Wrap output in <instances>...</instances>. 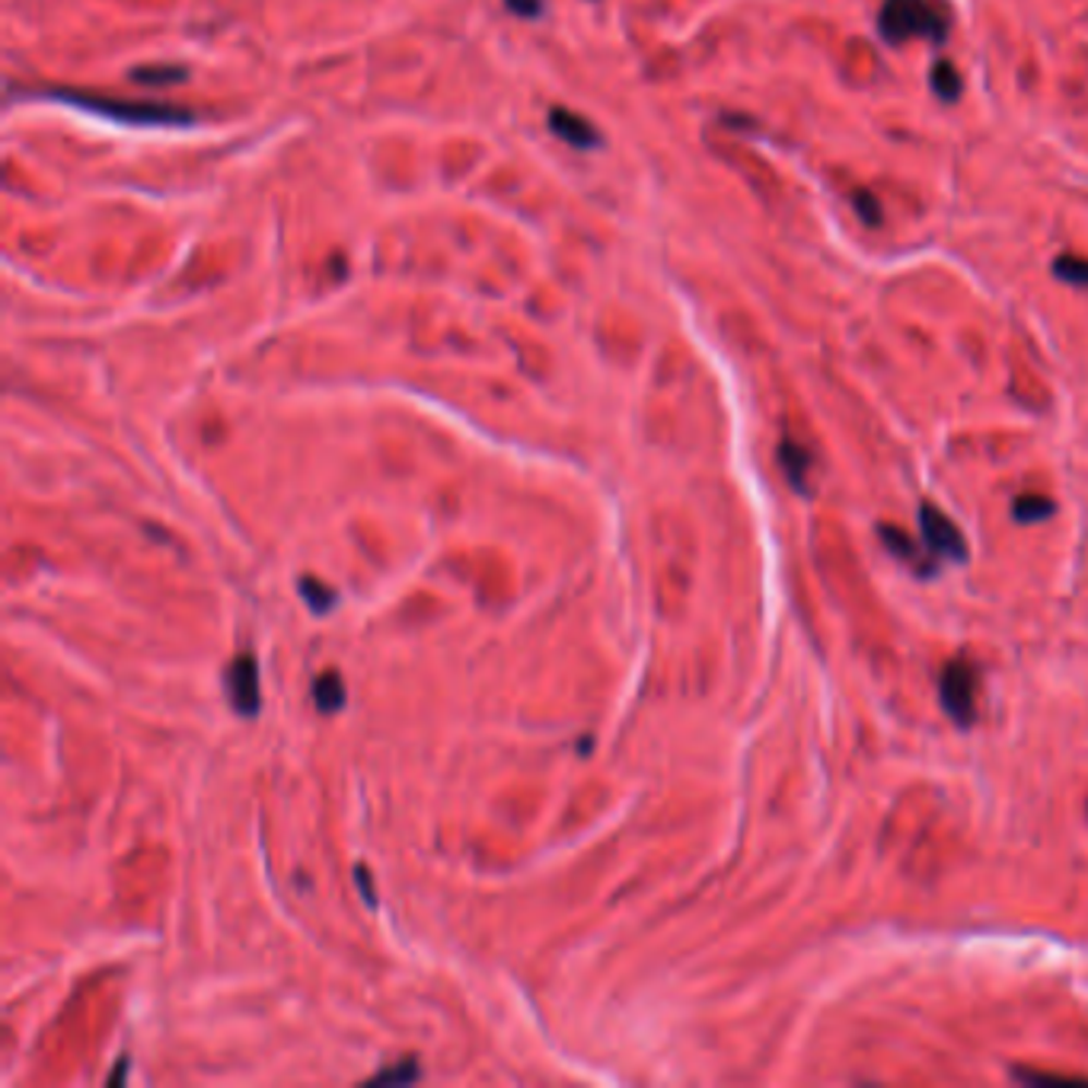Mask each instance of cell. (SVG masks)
<instances>
[{
    "label": "cell",
    "mask_w": 1088,
    "mask_h": 1088,
    "mask_svg": "<svg viewBox=\"0 0 1088 1088\" xmlns=\"http://www.w3.org/2000/svg\"><path fill=\"white\" fill-rule=\"evenodd\" d=\"M952 26V10L945 0H884L878 16L881 36L887 43L932 39L945 43Z\"/></svg>",
    "instance_id": "6da1fadb"
},
{
    "label": "cell",
    "mask_w": 1088,
    "mask_h": 1088,
    "mask_svg": "<svg viewBox=\"0 0 1088 1088\" xmlns=\"http://www.w3.org/2000/svg\"><path fill=\"white\" fill-rule=\"evenodd\" d=\"M51 96L74 109H86V112L106 116L112 122H128V125H192L195 122L186 109L160 106V103H125V99L89 96V93H51Z\"/></svg>",
    "instance_id": "7a4b0ae2"
},
{
    "label": "cell",
    "mask_w": 1088,
    "mask_h": 1088,
    "mask_svg": "<svg viewBox=\"0 0 1088 1088\" xmlns=\"http://www.w3.org/2000/svg\"><path fill=\"white\" fill-rule=\"evenodd\" d=\"M977 680L980 673L970 661H952L948 668L942 670V680H938V696H942V706L945 712L958 721V725H973L977 718Z\"/></svg>",
    "instance_id": "3957f363"
},
{
    "label": "cell",
    "mask_w": 1088,
    "mask_h": 1088,
    "mask_svg": "<svg viewBox=\"0 0 1088 1088\" xmlns=\"http://www.w3.org/2000/svg\"><path fill=\"white\" fill-rule=\"evenodd\" d=\"M920 524L925 546H929L932 555H938V559H952V562H964V559H967V543H964L961 530H958L955 521H952L948 514H942L935 504H922Z\"/></svg>",
    "instance_id": "277c9868"
},
{
    "label": "cell",
    "mask_w": 1088,
    "mask_h": 1088,
    "mask_svg": "<svg viewBox=\"0 0 1088 1088\" xmlns=\"http://www.w3.org/2000/svg\"><path fill=\"white\" fill-rule=\"evenodd\" d=\"M227 693H230L237 712H243V715L259 712V683H255L252 658H237L234 668L227 670Z\"/></svg>",
    "instance_id": "5b68a950"
},
{
    "label": "cell",
    "mask_w": 1088,
    "mask_h": 1088,
    "mask_svg": "<svg viewBox=\"0 0 1088 1088\" xmlns=\"http://www.w3.org/2000/svg\"><path fill=\"white\" fill-rule=\"evenodd\" d=\"M549 125H552V131H555L562 141H569L572 147H594V144H597V131H594V125H590L587 119H582V116L569 112V109H552Z\"/></svg>",
    "instance_id": "8992f818"
},
{
    "label": "cell",
    "mask_w": 1088,
    "mask_h": 1088,
    "mask_svg": "<svg viewBox=\"0 0 1088 1088\" xmlns=\"http://www.w3.org/2000/svg\"><path fill=\"white\" fill-rule=\"evenodd\" d=\"M779 461L782 469L789 476V482L796 486L798 492H808V479H811V454L804 447H798L796 441H782L779 447Z\"/></svg>",
    "instance_id": "52a82bcc"
},
{
    "label": "cell",
    "mask_w": 1088,
    "mask_h": 1088,
    "mask_svg": "<svg viewBox=\"0 0 1088 1088\" xmlns=\"http://www.w3.org/2000/svg\"><path fill=\"white\" fill-rule=\"evenodd\" d=\"M313 696H316V706L323 712H335L342 703H345V686H342V680H338V673H323L320 680H316V690H313Z\"/></svg>",
    "instance_id": "ba28073f"
},
{
    "label": "cell",
    "mask_w": 1088,
    "mask_h": 1088,
    "mask_svg": "<svg viewBox=\"0 0 1088 1088\" xmlns=\"http://www.w3.org/2000/svg\"><path fill=\"white\" fill-rule=\"evenodd\" d=\"M881 540H884V546L897 555V559H904V562H910V565H917L922 572V565L917 562L920 559V552H917V546H913V540L907 537V534H900L897 527H881Z\"/></svg>",
    "instance_id": "9c48e42d"
},
{
    "label": "cell",
    "mask_w": 1088,
    "mask_h": 1088,
    "mask_svg": "<svg viewBox=\"0 0 1088 1088\" xmlns=\"http://www.w3.org/2000/svg\"><path fill=\"white\" fill-rule=\"evenodd\" d=\"M932 89L942 96V99H958V93H961V77H958V71L948 64V61H938L935 68H932Z\"/></svg>",
    "instance_id": "30bf717a"
},
{
    "label": "cell",
    "mask_w": 1088,
    "mask_h": 1088,
    "mask_svg": "<svg viewBox=\"0 0 1088 1088\" xmlns=\"http://www.w3.org/2000/svg\"><path fill=\"white\" fill-rule=\"evenodd\" d=\"M1053 272L1066 282V285H1076V288H1088V259H1079V255H1060Z\"/></svg>",
    "instance_id": "8fae6325"
},
{
    "label": "cell",
    "mask_w": 1088,
    "mask_h": 1088,
    "mask_svg": "<svg viewBox=\"0 0 1088 1088\" xmlns=\"http://www.w3.org/2000/svg\"><path fill=\"white\" fill-rule=\"evenodd\" d=\"M1053 514V502H1047L1041 495H1021L1015 502V517L1018 521H1044Z\"/></svg>",
    "instance_id": "7c38bea8"
},
{
    "label": "cell",
    "mask_w": 1088,
    "mask_h": 1088,
    "mask_svg": "<svg viewBox=\"0 0 1088 1088\" xmlns=\"http://www.w3.org/2000/svg\"><path fill=\"white\" fill-rule=\"evenodd\" d=\"M186 71L182 68H138L134 71V77L141 81V84H172V81H179Z\"/></svg>",
    "instance_id": "4fadbf2b"
},
{
    "label": "cell",
    "mask_w": 1088,
    "mask_h": 1088,
    "mask_svg": "<svg viewBox=\"0 0 1088 1088\" xmlns=\"http://www.w3.org/2000/svg\"><path fill=\"white\" fill-rule=\"evenodd\" d=\"M511 13L517 16H537L543 10V0H504Z\"/></svg>",
    "instance_id": "5bb4252c"
}]
</instances>
